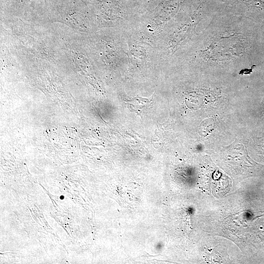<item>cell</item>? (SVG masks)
Masks as SVG:
<instances>
[{
    "label": "cell",
    "mask_w": 264,
    "mask_h": 264,
    "mask_svg": "<svg viewBox=\"0 0 264 264\" xmlns=\"http://www.w3.org/2000/svg\"><path fill=\"white\" fill-rule=\"evenodd\" d=\"M242 2L258 7H264V3L261 0H239Z\"/></svg>",
    "instance_id": "obj_1"
},
{
    "label": "cell",
    "mask_w": 264,
    "mask_h": 264,
    "mask_svg": "<svg viewBox=\"0 0 264 264\" xmlns=\"http://www.w3.org/2000/svg\"><path fill=\"white\" fill-rule=\"evenodd\" d=\"M263 104H264V100H263Z\"/></svg>",
    "instance_id": "obj_2"
}]
</instances>
